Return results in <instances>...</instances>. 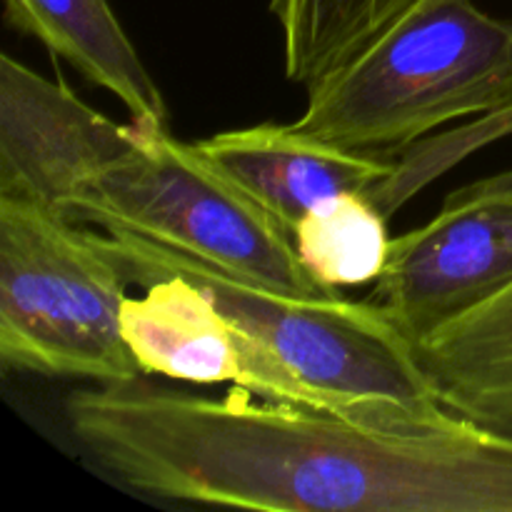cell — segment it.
Here are the masks:
<instances>
[{"mask_svg": "<svg viewBox=\"0 0 512 512\" xmlns=\"http://www.w3.org/2000/svg\"><path fill=\"white\" fill-rule=\"evenodd\" d=\"M415 353L445 410L512 438V285Z\"/></svg>", "mask_w": 512, "mask_h": 512, "instance_id": "obj_10", "label": "cell"}, {"mask_svg": "<svg viewBox=\"0 0 512 512\" xmlns=\"http://www.w3.org/2000/svg\"><path fill=\"white\" fill-rule=\"evenodd\" d=\"M128 285L95 233L0 193L3 368L100 385L143 378L120 325Z\"/></svg>", "mask_w": 512, "mask_h": 512, "instance_id": "obj_5", "label": "cell"}, {"mask_svg": "<svg viewBox=\"0 0 512 512\" xmlns=\"http://www.w3.org/2000/svg\"><path fill=\"white\" fill-rule=\"evenodd\" d=\"M5 20L115 95L133 120L168 125V103L108 0H5Z\"/></svg>", "mask_w": 512, "mask_h": 512, "instance_id": "obj_9", "label": "cell"}, {"mask_svg": "<svg viewBox=\"0 0 512 512\" xmlns=\"http://www.w3.org/2000/svg\"><path fill=\"white\" fill-rule=\"evenodd\" d=\"M303 268L323 288H358L375 283L390 258L388 215L363 193H345L305 215L293 230Z\"/></svg>", "mask_w": 512, "mask_h": 512, "instance_id": "obj_12", "label": "cell"}, {"mask_svg": "<svg viewBox=\"0 0 512 512\" xmlns=\"http://www.w3.org/2000/svg\"><path fill=\"white\" fill-rule=\"evenodd\" d=\"M120 325L143 375L195 385L230 383L275 403L330 410L188 278L168 275L145 285L140 298L128 295Z\"/></svg>", "mask_w": 512, "mask_h": 512, "instance_id": "obj_7", "label": "cell"}, {"mask_svg": "<svg viewBox=\"0 0 512 512\" xmlns=\"http://www.w3.org/2000/svg\"><path fill=\"white\" fill-rule=\"evenodd\" d=\"M195 145L288 235L328 200L345 193L375 198L398 173V165L378 153L325 143L293 123L225 130Z\"/></svg>", "mask_w": 512, "mask_h": 512, "instance_id": "obj_8", "label": "cell"}, {"mask_svg": "<svg viewBox=\"0 0 512 512\" xmlns=\"http://www.w3.org/2000/svg\"><path fill=\"white\" fill-rule=\"evenodd\" d=\"M75 438L130 488L275 512H512V438L450 415L383 428L333 410L203 398L143 378L80 390Z\"/></svg>", "mask_w": 512, "mask_h": 512, "instance_id": "obj_1", "label": "cell"}, {"mask_svg": "<svg viewBox=\"0 0 512 512\" xmlns=\"http://www.w3.org/2000/svg\"><path fill=\"white\" fill-rule=\"evenodd\" d=\"M95 240L140 288L168 275L198 285L333 413L383 428H423L453 415L440 403L415 345L370 300L280 293L133 233H95Z\"/></svg>", "mask_w": 512, "mask_h": 512, "instance_id": "obj_3", "label": "cell"}, {"mask_svg": "<svg viewBox=\"0 0 512 512\" xmlns=\"http://www.w3.org/2000/svg\"><path fill=\"white\" fill-rule=\"evenodd\" d=\"M0 193L75 225L133 233L230 275L325 298L293 238L168 125L105 118L58 80L0 55Z\"/></svg>", "mask_w": 512, "mask_h": 512, "instance_id": "obj_2", "label": "cell"}, {"mask_svg": "<svg viewBox=\"0 0 512 512\" xmlns=\"http://www.w3.org/2000/svg\"><path fill=\"white\" fill-rule=\"evenodd\" d=\"M468 193H498V190H512V170L508 173H500V175H490V178H483V180H475V183H470Z\"/></svg>", "mask_w": 512, "mask_h": 512, "instance_id": "obj_13", "label": "cell"}, {"mask_svg": "<svg viewBox=\"0 0 512 512\" xmlns=\"http://www.w3.org/2000/svg\"><path fill=\"white\" fill-rule=\"evenodd\" d=\"M512 108V18L473 0H425L308 88L295 128L360 153L405 148L475 113Z\"/></svg>", "mask_w": 512, "mask_h": 512, "instance_id": "obj_4", "label": "cell"}, {"mask_svg": "<svg viewBox=\"0 0 512 512\" xmlns=\"http://www.w3.org/2000/svg\"><path fill=\"white\" fill-rule=\"evenodd\" d=\"M512 285V190H455L430 223L393 238L370 303L413 345Z\"/></svg>", "mask_w": 512, "mask_h": 512, "instance_id": "obj_6", "label": "cell"}, {"mask_svg": "<svg viewBox=\"0 0 512 512\" xmlns=\"http://www.w3.org/2000/svg\"><path fill=\"white\" fill-rule=\"evenodd\" d=\"M425 0H270L285 75L305 88L383 38Z\"/></svg>", "mask_w": 512, "mask_h": 512, "instance_id": "obj_11", "label": "cell"}]
</instances>
